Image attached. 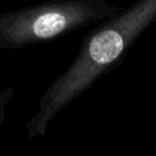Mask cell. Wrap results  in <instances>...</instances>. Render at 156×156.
<instances>
[{
	"label": "cell",
	"mask_w": 156,
	"mask_h": 156,
	"mask_svg": "<svg viewBox=\"0 0 156 156\" xmlns=\"http://www.w3.org/2000/svg\"><path fill=\"white\" fill-rule=\"evenodd\" d=\"M13 94H15V88H12V87L5 88L0 91V133H1L2 123H4L5 117H6L7 106H9L10 101L12 100Z\"/></svg>",
	"instance_id": "obj_3"
},
{
	"label": "cell",
	"mask_w": 156,
	"mask_h": 156,
	"mask_svg": "<svg viewBox=\"0 0 156 156\" xmlns=\"http://www.w3.org/2000/svg\"><path fill=\"white\" fill-rule=\"evenodd\" d=\"M155 21L156 0H136L98 23L83 38L71 65L40 96L37 111L26 124L27 139L44 136L54 118L100 77L118 66L136 39Z\"/></svg>",
	"instance_id": "obj_1"
},
{
	"label": "cell",
	"mask_w": 156,
	"mask_h": 156,
	"mask_svg": "<svg viewBox=\"0 0 156 156\" xmlns=\"http://www.w3.org/2000/svg\"><path fill=\"white\" fill-rule=\"evenodd\" d=\"M123 6L107 0H46L0 13V49L18 50L98 24Z\"/></svg>",
	"instance_id": "obj_2"
}]
</instances>
